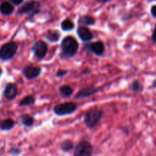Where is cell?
Here are the masks:
<instances>
[{
	"mask_svg": "<svg viewBox=\"0 0 156 156\" xmlns=\"http://www.w3.org/2000/svg\"><path fill=\"white\" fill-rule=\"evenodd\" d=\"M78 43L76 39L73 37H66L61 42V57L63 58H70L74 56L78 50Z\"/></svg>",
	"mask_w": 156,
	"mask_h": 156,
	"instance_id": "cell-1",
	"label": "cell"
},
{
	"mask_svg": "<svg viewBox=\"0 0 156 156\" xmlns=\"http://www.w3.org/2000/svg\"><path fill=\"white\" fill-rule=\"evenodd\" d=\"M103 112L98 109H93L88 111L84 115V123L88 128L93 129L101 119Z\"/></svg>",
	"mask_w": 156,
	"mask_h": 156,
	"instance_id": "cell-2",
	"label": "cell"
},
{
	"mask_svg": "<svg viewBox=\"0 0 156 156\" xmlns=\"http://www.w3.org/2000/svg\"><path fill=\"white\" fill-rule=\"evenodd\" d=\"M17 49V44L13 41L5 44L0 48V58L3 61L11 59L16 55Z\"/></svg>",
	"mask_w": 156,
	"mask_h": 156,
	"instance_id": "cell-3",
	"label": "cell"
},
{
	"mask_svg": "<svg viewBox=\"0 0 156 156\" xmlns=\"http://www.w3.org/2000/svg\"><path fill=\"white\" fill-rule=\"evenodd\" d=\"M40 3L35 1H30L24 4L19 9V14H29L30 19L33 17L34 15L39 12Z\"/></svg>",
	"mask_w": 156,
	"mask_h": 156,
	"instance_id": "cell-4",
	"label": "cell"
},
{
	"mask_svg": "<svg viewBox=\"0 0 156 156\" xmlns=\"http://www.w3.org/2000/svg\"><path fill=\"white\" fill-rule=\"evenodd\" d=\"M76 109V105L72 102H67V103H61V104L57 105L54 108V112L58 115H64L68 114L73 113Z\"/></svg>",
	"mask_w": 156,
	"mask_h": 156,
	"instance_id": "cell-5",
	"label": "cell"
},
{
	"mask_svg": "<svg viewBox=\"0 0 156 156\" xmlns=\"http://www.w3.org/2000/svg\"><path fill=\"white\" fill-rule=\"evenodd\" d=\"M93 147L87 141H82L76 145L73 156H92Z\"/></svg>",
	"mask_w": 156,
	"mask_h": 156,
	"instance_id": "cell-6",
	"label": "cell"
},
{
	"mask_svg": "<svg viewBox=\"0 0 156 156\" xmlns=\"http://www.w3.org/2000/svg\"><path fill=\"white\" fill-rule=\"evenodd\" d=\"M33 51L36 58L43 59L46 56L48 51V45L44 41H37L33 46Z\"/></svg>",
	"mask_w": 156,
	"mask_h": 156,
	"instance_id": "cell-7",
	"label": "cell"
},
{
	"mask_svg": "<svg viewBox=\"0 0 156 156\" xmlns=\"http://www.w3.org/2000/svg\"><path fill=\"white\" fill-rule=\"evenodd\" d=\"M41 67H35V66L28 65L25 67L23 70V74L27 79L33 80L41 74Z\"/></svg>",
	"mask_w": 156,
	"mask_h": 156,
	"instance_id": "cell-8",
	"label": "cell"
},
{
	"mask_svg": "<svg viewBox=\"0 0 156 156\" xmlns=\"http://www.w3.org/2000/svg\"><path fill=\"white\" fill-rule=\"evenodd\" d=\"M87 48L95 54L96 55H102L104 51V44L102 41H97V42L90 43L86 46Z\"/></svg>",
	"mask_w": 156,
	"mask_h": 156,
	"instance_id": "cell-9",
	"label": "cell"
},
{
	"mask_svg": "<svg viewBox=\"0 0 156 156\" xmlns=\"http://www.w3.org/2000/svg\"><path fill=\"white\" fill-rule=\"evenodd\" d=\"M77 32L78 36L83 41H90L92 40L93 38V34L91 31L88 29L87 28L84 26H80L77 28Z\"/></svg>",
	"mask_w": 156,
	"mask_h": 156,
	"instance_id": "cell-10",
	"label": "cell"
},
{
	"mask_svg": "<svg viewBox=\"0 0 156 156\" xmlns=\"http://www.w3.org/2000/svg\"><path fill=\"white\" fill-rule=\"evenodd\" d=\"M17 87L13 83H9L6 85L4 91V96L8 100H13L17 95Z\"/></svg>",
	"mask_w": 156,
	"mask_h": 156,
	"instance_id": "cell-11",
	"label": "cell"
},
{
	"mask_svg": "<svg viewBox=\"0 0 156 156\" xmlns=\"http://www.w3.org/2000/svg\"><path fill=\"white\" fill-rule=\"evenodd\" d=\"M97 92V88L94 87H87L84 89L80 90L77 94H76V99H82V98H86V97H90L91 95H94L95 93Z\"/></svg>",
	"mask_w": 156,
	"mask_h": 156,
	"instance_id": "cell-12",
	"label": "cell"
},
{
	"mask_svg": "<svg viewBox=\"0 0 156 156\" xmlns=\"http://www.w3.org/2000/svg\"><path fill=\"white\" fill-rule=\"evenodd\" d=\"M14 11V7L8 2H4L0 5V12L3 15H10Z\"/></svg>",
	"mask_w": 156,
	"mask_h": 156,
	"instance_id": "cell-13",
	"label": "cell"
},
{
	"mask_svg": "<svg viewBox=\"0 0 156 156\" xmlns=\"http://www.w3.org/2000/svg\"><path fill=\"white\" fill-rule=\"evenodd\" d=\"M78 23L80 24V25H93L95 23V19L89 16H81V17L79 19V20H78Z\"/></svg>",
	"mask_w": 156,
	"mask_h": 156,
	"instance_id": "cell-14",
	"label": "cell"
},
{
	"mask_svg": "<svg viewBox=\"0 0 156 156\" xmlns=\"http://www.w3.org/2000/svg\"><path fill=\"white\" fill-rule=\"evenodd\" d=\"M45 37L51 42H57L59 40L60 34L58 33V31H55V30H54V31H49L47 33V35Z\"/></svg>",
	"mask_w": 156,
	"mask_h": 156,
	"instance_id": "cell-15",
	"label": "cell"
},
{
	"mask_svg": "<svg viewBox=\"0 0 156 156\" xmlns=\"http://www.w3.org/2000/svg\"><path fill=\"white\" fill-rule=\"evenodd\" d=\"M15 122L12 119H7L0 122V129L2 130H9L14 126Z\"/></svg>",
	"mask_w": 156,
	"mask_h": 156,
	"instance_id": "cell-16",
	"label": "cell"
},
{
	"mask_svg": "<svg viewBox=\"0 0 156 156\" xmlns=\"http://www.w3.org/2000/svg\"><path fill=\"white\" fill-rule=\"evenodd\" d=\"M21 120L23 125L26 126L30 127L33 125L34 123V119L31 115H28V114H24L21 116Z\"/></svg>",
	"mask_w": 156,
	"mask_h": 156,
	"instance_id": "cell-17",
	"label": "cell"
},
{
	"mask_svg": "<svg viewBox=\"0 0 156 156\" xmlns=\"http://www.w3.org/2000/svg\"><path fill=\"white\" fill-rule=\"evenodd\" d=\"M59 92L63 97H69L73 94V89L69 86H62L60 87Z\"/></svg>",
	"mask_w": 156,
	"mask_h": 156,
	"instance_id": "cell-18",
	"label": "cell"
},
{
	"mask_svg": "<svg viewBox=\"0 0 156 156\" xmlns=\"http://www.w3.org/2000/svg\"><path fill=\"white\" fill-rule=\"evenodd\" d=\"M61 28L64 31H70L74 28V24L70 19H65L61 23Z\"/></svg>",
	"mask_w": 156,
	"mask_h": 156,
	"instance_id": "cell-19",
	"label": "cell"
},
{
	"mask_svg": "<svg viewBox=\"0 0 156 156\" xmlns=\"http://www.w3.org/2000/svg\"><path fill=\"white\" fill-rule=\"evenodd\" d=\"M34 99L32 96H27L19 102V106H29L34 104Z\"/></svg>",
	"mask_w": 156,
	"mask_h": 156,
	"instance_id": "cell-20",
	"label": "cell"
},
{
	"mask_svg": "<svg viewBox=\"0 0 156 156\" xmlns=\"http://www.w3.org/2000/svg\"><path fill=\"white\" fill-rule=\"evenodd\" d=\"M61 148L64 151L67 152V151H70L73 148V142L69 140L64 141L61 144Z\"/></svg>",
	"mask_w": 156,
	"mask_h": 156,
	"instance_id": "cell-21",
	"label": "cell"
},
{
	"mask_svg": "<svg viewBox=\"0 0 156 156\" xmlns=\"http://www.w3.org/2000/svg\"><path fill=\"white\" fill-rule=\"evenodd\" d=\"M131 90L135 92H139V91H142V86L139 81L137 80H135L131 84Z\"/></svg>",
	"mask_w": 156,
	"mask_h": 156,
	"instance_id": "cell-22",
	"label": "cell"
},
{
	"mask_svg": "<svg viewBox=\"0 0 156 156\" xmlns=\"http://www.w3.org/2000/svg\"><path fill=\"white\" fill-rule=\"evenodd\" d=\"M67 70H60L57 72V74L56 76H58V77H61V76H64L65 74H67Z\"/></svg>",
	"mask_w": 156,
	"mask_h": 156,
	"instance_id": "cell-23",
	"label": "cell"
},
{
	"mask_svg": "<svg viewBox=\"0 0 156 156\" xmlns=\"http://www.w3.org/2000/svg\"><path fill=\"white\" fill-rule=\"evenodd\" d=\"M151 14L153 17L156 18V5H153V6H151Z\"/></svg>",
	"mask_w": 156,
	"mask_h": 156,
	"instance_id": "cell-24",
	"label": "cell"
},
{
	"mask_svg": "<svg viewBox=\"0 0 156 156\" xmlns=\"http://www.w3.org/2000/svg\"><path fill=\"white\" fill-rule=\"evenodd\" d=\"M151 39H152V41L154 42H156V25L155 27L154 28V31L152 32V35H151Z\"/></svg>",
	"mask_w": 156,
	"mask_h": 156,
	"instance_id": "cell-25",
	"label": "cell"
},
{
	"mask_svg": "<svg viewBox=\"0 0 156 156\" xmlns=\"http://www.w3.org/2000/svg\"><path fill=\"white\" fill-rule=\"evenodd\" d=\"M10 2L14 4V5H20L23 2V0H10Z\"/></svg>",
	"mask_w": 156,
	"mask_h": 156,
	"instance_id": "cell-26",
	"label": "cell"
},
{
	"mask_svg": "<svg viewBox=\"0 0 156 156\" xmlns=\"http://www.w3.org/2000/svg\"><path fill=\"white\" fill-rule=\"evenodd\" d=\"M152 87H155L156 88V80H154V81L152 83Z\"/></svg>",
	"mask_w": 156,
	"mask_h": 156,
	"instance_id": "cell-27",
	"label": "cell"
},
{
	"mask_svg": "<svg viewBox=\"0 0 156 156\" xmlns=\"http://www.w3.org/2000/svg\"><path fill=\"white\" fill-rule=\"evenodd\" d=\"M97 1L100 2H107V1H109V0H97Z\"/></svg>",
	"mask_w": 156,
	"mask_h": 156,
	"instance_id": "cell-28",
	"label": "cell"
},
{
	"mask_svg": "<svg viewBox=\"0 0 156 156\" xmlns=\"http://www.w3.org/2000/svg\"><path fill=\"white\" fill-rule=\"evenodd\" d=\"M1 73H2V70H1V68H0V75H1Z\"/></svg>",
	"mask_w": 156,
	"mask_h": 156,
	"instance_id": "cell-29",
	"label": "cell"
}]
</instances>
